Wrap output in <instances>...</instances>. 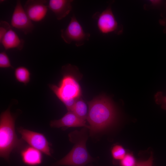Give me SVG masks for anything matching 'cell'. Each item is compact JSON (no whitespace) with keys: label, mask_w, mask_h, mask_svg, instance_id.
Segmentation results:
<instances>
[{"label":"cell","mask_w":166,"mask_h":166,"mask_svg":"<svg viewBox=\"0 0 166 166\" xmlns=\"http://www.w3.org/2000/svg\"><path fill=\"white\" fill-rule=\"evenodd\" d=\"M156 102L160 105L163 109L166 110V95H164L161 92L157 93L155 95Z\"/></svg>","instance_id":"obj_20"},{"label":"cell","mask_w":166,"mask_h":166,"mask_svg":"<svg viewBox=\"0 0 166 166\" xmlns=\"http://www.w3.org/2000/svg\"><path fill=\"white\" fill-rule=\"evenodd\" d=\"M18 131L21 135L22 139L30 146L47 155L51 156L49 143L43 134L23 128H20Z\"/></svg>","instance_id":"obj_7"},{"label":"cell","mask_w":166,"mask_h":166,"mask_svg":"<svg viewBox=\"0 0 166 166\" xmlns=\"http://www.w3.org/2000/svg\"><path fill=\"white\" fill-rule=\"evenodd\" d=\"M88 113L86 120L89 125L91 135L102 131L114 121L116 112L109 98L101 95L88 102Z\"/></svg>","instance_id":"obj_1"},{"label":"cell","mask_w":166,"mask_h":166,"mask_svg":"<svg viewBox=\"0 0 166 166\" xmlns=\"http://www.w3.org/2000/svg\"><path fill=\"white\" fill-rule=\"evenodd\" d=\"M62 70L63 75L58 85L50 84L49 86L68 111H71L81 94L80 86L74 75L78 72V69L76 66L68 64L62 67Z\"/></svg>","instance_id":"obj_2"},{"label":"cell","mask_w":166,"mask_h":166,"mask_svg":"<svg viewBox=\"0 0 166 166\" xmlns=\"http://www.w3.org/2000/svg\"><path fill=\"white\" fill-rule=\"evenodd\" d=\"M153 160V156L151 155L147 160L137 162L134 166H152Z\"/></svg>","instance_id":"obj_22"},{"label":"cell","mask_w":166,"mask_h":166,"mask_svg":"<svg viewBox=\"0 0 166 166\" xmlns=\"http://www.w3.org/2000/svg\"><path fill=\"white\" fill-rule=\"evenodd\" d=\"M81 119L86 121L88 113L87 104L80 97L75 102L71 111Z\"/></svg>","instance_id":"obj_14"},{"label":"cell","mask_w":166,"mask_h":166,"mask_svg":"<svg viewBox=\"0 0 166 166\" xmlns=\"http://www.w3.org/2000/svg\"><path fill=\"white\" fill-rule=\"evenodd\" d=\"M148 4H145L144 8L146 10L156 9L161 11V16L162 18L166 16V0H150Z\"/></svg>","instance_id":"obj_16"},{"label":"cell","mask_w":166,"mask_h":166,"mask_svg":"<svg viewBox=\"0 0 166 166\" xmlns=\"http://www.w3.org/2000/svg\"><path fill=\"white\" fill-rule=\"evenodd\" d=\"M23 162L29 166H36L40 164L42 162V152L30 146L25 148L21 152Z\"/></svg>","instance_id":"obj_12"},{"label":"cell","mask_w":166,"mask_h":166,"mask_svg":"<svg viewBox=\"0 0 166 166\" xmlns=\"http://www.w3.org/2000/svg\"><path fill=\"white\" fill-rule=\"evenodd\" d=\"M6 50L16 48L21 50L23 47L24 41L20 38L12 29H10L0 41Z\"/></svg>","instance_id":"obj_13"},{"label":"cell","mask_w":166,"mask_h":166,"mask_svg":"<svg viewBox=\"0 0 166 166\" xmlns=\"http://www.w3.org/2000/svg\"><path fill=\"white\" fill-rule=\"evenodd\" d=\"M72 0H50L48 6V8L55 14L58 20L63 18L72 10Z\"/></svg>","instance_id":"obj_11"},{"label":"cell","mask_w":166,"mask_h":166,"mask_svg":"<svg viewBox=\"0 0 166 166\" xmlns=\"http://www.w3.org/2000/svg\"><path fill=\"white\" fill-rule=\"evenodd\" d=\"M87 128L75 130L69 134L70 141L74 144L70 151L51 166H85L95 160L89 154L86 147L88 138Z\"/></svg>","instance_id":"obj_3"},{"label":"cell","mask_w":166,"mask_h":166,"mask_svg":"<svg viewBox=\"0 0 166 166\" xmlns=\"http://www.w3.org/2000/svg\"><path fill=\"white\" fill-rule=\"evenodd\" d=\"M12 26L23 32L25 34L31 33L34 26L26 14L20 0H17L11 20Z\"/></svg>","instance_id":"obj_8"},{"label":"cell","mask_w":166,"mask_h":166,"mask_svg":"<svg viewBox=\"0 0 166 166\" xmlns=\"http://www.w3.org/2000/svg\"><path fill=\"white\" fill-rule=\"evenodd\" d=\"M50 125L53 128L83 127L89 128V125L86 124V121L81 119L71 111H68L61 119L51 121Z\"/></svg>","instance_id":"obj_10"},{"label":"cell","mask_w":166,"mask_h":166,"mask_svg":"<svg viewBox=\"0 0 166 166\" xmlns=\"http://www.w3.org/2000/svg\"><path fill=\"white\" fill-rule=\"evenodd\" d=\"M14 76L18 82L26 85L30 81V73L26 67L20 66L17 68L14 71Z\"/></svg>","instance_id":"obj_15"},{"label":"cell","mask_w":166,"mask_h":166,"mask_svg":"<svg viewBox=\"0 0 166 166\" xmlns=\"http://www.w3.org/2000/svg\"><path fill=\"white\" fill-rule=\"evenodd\" d=\"M0 67L2 68L13 67L8 56L5 52L0 53Z\"/></svg>","instance_id":"obj_19"},{"label":"cell","mask_w":166,"mask_h":166,"mask_svg":"<svg viewBox=\"0 0 166 166\" xmlns=\"http://www.w3.org/2000/svg\"><path fill=\"white\" fill-rule=\"evenodd\" d=\"M11 28V26L7 22L1 21L0 22V41L6 33Z\"/></svg>","instance_id":"obj_21"},{"label":"cell","mask_w":166,"mask_h":166,"mask_svg":"<svg viewBox=\"0 0 166 166\" xmlns=\"http://www.w3.org/2000/svg\"><path fill=\"white\" fill-rule=\"evenodd\" d=\"M45 0H28L26 2L24 9L28 17L35 22L42 21L47 14L48 6Z\"/></svg>","instance_id":"obj_9"},{"label":"cell","mask_w":166,"mask_h":166,"mask_svg":"<svg viewBox=\"0 0 166 166\" xmlns=\"http://www.w3.org/2000/svg\"><path fill=\"white\" fill-rule=\"evenodd\" d=\"M137 163L135 158L132 153H127L120 161V164L121 166H134Z\"/></svg>","instance_id":"obj_18"},{"label":"cell","mask_w":166,"mask_h":166,"mask_svg":"<svg viewBox=\"0 0 166 166\" xmlns=\"http://www.w3.org/2000/svg\"><path fill=\"white\" fill-rule=\"evenodd\" d=\"M111 153L115 162H120L127 153L124 148L122 146L119 144L115 145L112 147Z\"/></svg>","instance_id":"obj_17"},{"label":"cell","mask_w":166,"mask_h":166,"mask_svg":"<svg viewBox=\"0 0 166 166\" xmlns=\"http://www.w3.org/2000/svg\"><path fill=\"white\" fill-rule=\"evenodd\" d=\"M61 36L66 43L70 44L72 42L79 47L83 45L85 41L89 40L90 34L85 33L75 16L73 15L65 29L61 30Z\"/></svg>","instance_id":"obj_6"},{"label":"cell","mask_w":166,"mask_h":166,"mask_svg":"<svg viewBox=\"0 0 166 166\" xmlns=\"http://www.w3.org/2000/svg\"><path fill=\"white\" fill-rule=\"evenodd\" d=\"M111 4L101 12H96L93 15L96 20L98 29L103 34L113 33L119 35L123 33L122 25L117 21L111 9Z\"/></svg>","instance_id":"obj_5"},{"label":"cell","mask_w":166,"mask_h":166,"mask_svg":"<svg viewBox=\"0 0 166 166\" xmlns=\"http://www.w3.org/2000/svg\"><path fill=\"white\" fill-rule=\"evenodd\" d=\"M159 22L161 25L164 27L163 31L164 33H166V16L163 17L162 18L160 19L159 21Z\"/></svg>","instance_id":"obj_23"},{"label":"cell","mask_w":166,"mask_h":166,"mask_svg":"<svg viewBox=\"0 0 166 166\" xmlns=\"http://www.w3.org/2000/svg\"><path fill=\"white\" fill-rule=\"evenodd\" d=\"M22 144L16 134L14 118L8 108L0 116V157L8 161L11 152L20 148Z\"/></svg>","instance_id":"obj_4"}]
</instances>
